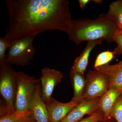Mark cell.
<instances>
[{"instance_id": "obj_1", "label": "cell", "mask_w": 122, "mask_h": 122, "mask_svg": "<svg viewBox=\"0 0 122 122\" xmlns=\"http://www.w3.org/2000/svg\"><path fill=\"white\" fill-rule=\"evenodd\" d=\"M9 23L4 37L11 41L48 30L67 33L72 20L67 0H6Z\"/></svg>"}, {"instance_id": "obj_2", "label": "cell", "mask_w": 122, "mask_h": 122, "mask_svg": "<svg viewBox=\"0 0 122 122\" xmlns=\"http://www.w3.org/2000/svg\"><path fill=\"white\" fill-rule=\"evenodd\" d=\"M119 29L117 24L106 14L96 19L82 18L72 20V26L67 33L71 41L79 45L85 41L102 39L109 43Z\"/></svg>"}, {"instance_id": "obj_3", "label": "cell", "mask_w": 122, "mask_h": 122, "mask_svg": "<svg viewBox=\"0 0 122 122\" xmlns=\"http://www.w3.org/2000/svg\"><path fill=\"white\" fill-rule=\"evenodd\" d=\"M17 87L14 104L15 111L20 114H30L33 95L40 80L22 71L17 72Z\"/></svg>"}, {"instance_id": "obj_4", "label": "cell", "mask_w": 122, "mask_h": 122, "mask_svg": "<svg viewBox=\"0 0 122 122\" xmlns=\"http://www.w3.org/2000/svg\"><path fill=\"white\" fill-rule=\"evenodd\" d=\"M34 37H27L12 41L6 54V62L21 67L29 65L36 51L33 45Z\"/></svg>"}, {"instance_id": "obj_5", "label": "cell", "mask_w": 122, "mask_h": 122, "mask_svg": "<svg viewBox=\"0 0 122 122\" xmlns=\"http://www.w3.org/2000/svg\"><path fill=\"white\" fill-rule=\"evenodd\" d=\"M11 66L7 63L0 66V93L9 111L13 112L17 90V75Z\"/></svg>"}, {"instance_id": "obj_6", "label": "cell", "mask_w": 122, "mask_h": 122, "mask_svg": "<svg viewBox=\"0 0 122 122\" xmlns=\"http://www.w3.org/2000/svg\"><path fill=\"white\" fill-rule=\"evenodd\" d=\"M82 101L101 97L110 87L107 76L97 70H90L86 78Z\"/></svg>"}, {"instance_id": "obj_7", "label": "cell", "mask_w": 122, "mask_h": 122, "mask_svg": "<svg viewBox=\"0 0 122 122\" xmlns=\"http://www.w3.org/2000/svg\"><path fill=\"white\" fill-rule=\"evenodd\" d=\"M63 77V74L59 71L46 67L41 69L39 80L41 86V97L45 103L52 97L55 87L61 82Z\"/></svg>"}, {"instance_id": "obj_8", "label": "cell", "mask_w": 122, "mask_h": 122, "mask_svg": "<svg viewBox=\"0 0 122 122\" xmlns=\"http://www.w3.org/2000/svg\"><path fill=\"white\" fill-rule=\"evenodd\" d=\"M49 122H61L79 103L71 100L66 103H62L53 97L46 103Z\"/></svg>"}, {"instance_id": "obj_9", "label": "cell", "mask_w": 122, "mask_h": 122, "mask_svg": "<svg viewBox=\"0 0 122 122\" xmlns=\"http://www.w3.org/2000/svg\"><path fill=\"white\" fill-rule=\"evenodd\" d=\"M100 99L97 98L79 103L61 122H77L85 115L92 114L99 110Z\"/></svg>"}, {"instance_id": "obj_10", "label": "cell", "mask_w": 122, "mask_h": 122, "mask_svg": "<svg viewBox=\"0 0 122 122\" xmlns=\"http://www.w3.org/2000/svg\"><path fill=\"white\" fill-rule=\"evenodd\" d=\"M41 82L36 86L30 105V113L37 122H49L46 103L42 99Z\"/></svg>"}, {"instance_id": "obj_11", "label": "cell", "mask_w": 122, "mask_h": 122, "mask_svg": "<svg viewBox=\"0 0 122 122\" xmlns=\"http://www.w3.org/2000/svg\"><path fill=\"white\" fill-rule=\"evenodd\" d=\"M102 39L87 41V44L82 52L75 59L71 69L84 75L87 66L89 57L92 51L96 46L100 45L103 41Z\"/></svg>"}, {"instance_id": "obj_12", "label": "cell", "mask_w": 122, "mask_h": 122, "mask_svg": "<svg viewBox=\"0 0 122 122\" xmlns=\"http://www.w3.org/2000/svg\"><path fill=\"white\" fill-rule=\"evenodd\" d=\"M122 93V87L111 86L100 97L99 110L102 112L105 117H109L116 100Z\"/></svg>"}, {"instance_id": "obj_13", "label": "cell", "mask_w": 122, "mask_h": 122, "mask_svg": "<svg viewBox=\"0 0 122 122\" xmlns=\"http://www.w3.org/2000/svg\"><path fill=\"white\" fill-rule=\"evenodd\" d=\"M106 75L109 78L110 86L122 87V60L113 65L108 64L95 69Z\"/></svg>"}, {"instance_id": "obj_14", "label": "cell", "mask_w": 122, "mask_h": 122, "mask_svg": "<svg viewBox=\"0 0 122 122\" xmlns=\"http://www.w3.org/2000/svg\"><path fill=\"white\" fill-rule=\"evenodd\" d=\"M69 76L73 89V96L71 100L80 103L82 102V97L86 86V78L84 75L71 70Z\"/></svg>"}, {"instance_id": "obj_15", "label": "cell", "mask_w": 122, "mask_h": 122, "mask_svg": "<svg viewBox=\"0 0 122 122\" xmlns=\"http://www.w3.org/2000/svg\"><path fill=\"white\" fill-rule=\"evenodd\" d=\"M106 14L117 23L119 29H122V0L112 2Z\"/></svg>"}, {"instance_id": "obj_16", "label": "cell", "mask_w": 122, "mask_h": 122, "mask_svg": "<svg viewBox=\"0 0 122 122\" xmlns=\"http://www.w3.org/2000/svg\"><path fill=\"white\" fill-rule=\"evenodd\" d=\"M114 55L113 52L109 51H105L99 54L95 59L94 66L95 69L109 64V62L114 58Z\"/></svg>"}, {"instance_id": "obj_17", "label": "cell", "mask_w": 122, "mask_h": 122, "mask_svg": "<svg viewBox=\"0 0 122 122\" xmlns=\"http://www.w3.org/2000/svg\"><path fill=\"white\" fill-rule=\"evenodd\" d=\"M109 116L113 118L117 122H122V93L116 100Z\"/></svg>"}, {"instance_id": "obj_18", "label": "cell", "mask_w": 122, "mask_h": 122, "mask_svg": "<svg viewBox=\"0 0 122 122\" xmlns=\"http://www.w3.org/2000/svg\"><path fill=\"white\" fill-rule=\"evenodd\" d=\"M11 41L4 37H0V66L7 63L5 53L11 45Z\"/></svg>"}, {"instance_id": "obj_19", "label": "cell", "mask_w": 122, "mask_h": 122, "mask_svg": "<svg viewBox=\"0 0 122 122\" xmlns=\"http://www.w3.org/2000/svg\"><path fill=\"white\" fill-rule=\"evenodd\" d=\"M30 114L18 113L15 111L0 116V122H16L21 118Z\"/></svg>"}, {"instance_id": "obj_20", "label": "cell", "mask_w": 122, "mask_h": 122, "mask_svg": "<svg viewBox=\"0 0 122 122\" xmlns=\"http://www.w3.org/2000/svg\"><path fill=\"white\" fill-rule=\"evenodd\" d=\"M114 41L117 44L116 48L113 51L114 54H122V29H119L113 37Z\"/></svg>"}, {"instance_id": "obj_21", "label": "cell", "mask_w": 122, "mask_h": 122, "mask_svg": "<svg viewBox=\"0 0 122 122\" xmlns=\"http://www.w3.org/2000/svg\"><path fill=\"white\" fill-rule=\"evenodd\" d=\"M105 117L103 113L99 110L92 114L82 118L77 122H99Z\"/></svg>"}, {"instance_id": "obj_22", "label": "cell", "mask_w": 122, "mask_h": 122, "mask_svg": "<svg viewBox=\"0 0 122 122\" xmlns=\"http://www.w3.org/2000/svg\"><path fill=\"white\" fill-rule=\"evenodd\" d=\"M16 122H37L33 118L30 114L25 116Z\"/></svg>"}, {"instance_id": "obj_23", "label": "cell", "mask_w": 122, "mask_h": 122, "mask_svg": "<svg viewBox=\"0 0 122 122\" xmlns=\"http://www.w3.org/2000/svg\"><path fill=\"white\" fill-rule=\"evenodd\" d=\"M90 1L89 0H79V2L81 8L82 10L86 8V5Z\"/></svg>"}, {"instance_id": "obj_24", "label": "cell", "mask_w": 122, "mask_h": 122, "mask_svg": "<svg viewBox=\"0 0 122 122\" xmlns=\"http://www.w3.org/2000/svg\"><path fill=\"white\" fill-rule=\"evenodd\" d=\"M99 122H117L113 118L111 117H105Z\"/></svg>"}, {"instance_id": "obj_25", "label": "cell", "mask_w": 122, "mask_h": 122, "mask_svg": "<svg viewBox=\"0 0 122 122\" xmlns=\"http://www.w3.org/2000/svg\"><path fill=\"white\" fill-rule=\"evenodd\" d=\"M93 1L94 2H96V3H98V4H100V3H102V1L100 0H93Z\"/></svg>"}]
</instances>
